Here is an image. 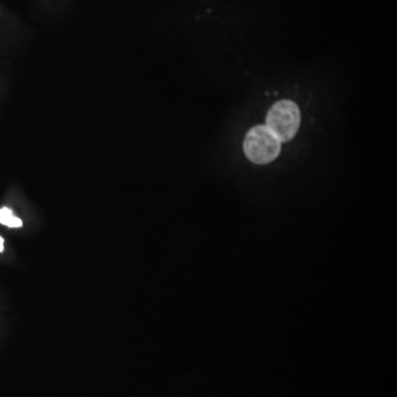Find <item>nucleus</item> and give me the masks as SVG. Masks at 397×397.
Listing matches in <instances>:
<instances>
[{
  "mask_svg": "<svg viewBox=\"0 0 397 397\" xmlns=\"http://www.w3.org/2000/svg\"><path fill=\"white\" fill-rule=\"evenodd\" d=\"M0 223L8 228H17L23 226V221L19 217H14L12 210L8 208H0Z\"/></svg>",
  "mask_w": 397,
  "mask_h": 397,
  "instance_id": "obj_3",
  "label": "nucleus"
},
{
  "mask_svg": "<svg viewBox=\"0 0 397 397\" xmlns=\"http://www.w3.org/2000/svg\"><path fill=\"white\" fill-rule=\"evenodd\" d=\"M3 251V239L0 237V252Z\"/></svg>",
  "mask_w": 397,
  "mask_h": 397,
  "instance_id": "obj_4",
  "label": "nucleus"
},
{
  "mask_svg": "<svg viewBox=\"0 0 397 397\" xmlns=\"http://www.w3.org/2000/svg\"><path fill=\"white\" fill-rule=\"evenodd\" d=\"M298 105L289 99H282L273 105L266 117V126L280 143H287L295 137L300 126Z\"/></svg>",
  "mask_w": 397,
  "mask_h": 397,
  "instance_id": "obj_1",
  "label": "nucleus"
},
{
  "mask_svg": "<svg viewBox=\"0 0 397 397\" xmlns=\"http://www.w3.org/2000/svg\"><path fill=\"white\" fill-rule=\"evenodd\" d=\"M280 148L279 139L264 125L253 127L244 141V152L254 164H269L278 157Z\"/></svg>",
  "mask_w": 397,
  "mask_h": 397,
  "instance_id": "obj_2",
  "label": "nucleus"
}]
</instances>
